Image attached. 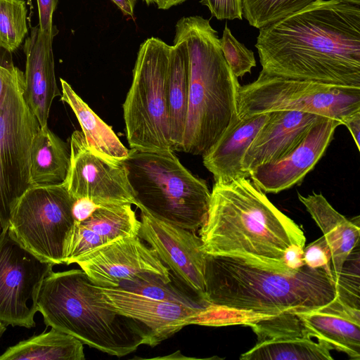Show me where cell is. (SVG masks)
Segmentation results:
<instances>
[{"instance_id":"obj_5","label":"cell","mask_w":360,"mask_h":360,"mask_svg":"<svg viewBox=\"0 0 360 360\" xmlns=\"http://www.w3.org/2000/svg\"><path fill=\"white\" fill-rule=\"evenodd\" d=\"M37 308L46 326L108 354L122 357L141 345L150 346L149 330L106 307L81 269L50 272L38 292Z\"/></svg>"},{"instance_id":"obj_8","label":"cell","mask_w":360,"mask_h":360,"mask_svg":"<svg viewBox=\"0 0 360 360\" xmlns=\"http://www.w3.org/2000/svg\"><path fill=\"white\" fill-rule=\"evenodd\" d=\"M39 123L27 105L24 73L0 60V225L9 226L12 212L32 186L30 153Z\"/></svg>"},{"instance_id":"obj_32","label":"cell","mask_w":360,"mask_h":360,"mask_svg":"<svg viewBox=\"0 0 360 360\" xmlns=\"http://www.w3.org/2000/svg\"><path fill=\"white\" fill-rule=\"evenodd\" d=\"M220 44L224 57L237 78L251 73L252 68L256 66L254 52L239 42L226 25L220 39Z\"/></svg>"},{"instance_id":"obj_1","label":"cell","mask_w":360,"mask_h":360,"mask_svg":"<svg viewBox=\"0 0 360 360\" xmlns=\"http://www.w3.org/2000/svg\"><path fill=\"white\" fill-rule=\"evenodd\" d=\"M359 6L319 0L259 29L261 72L360 88Z\"/></svg>"},{"instance_id":"obj_40","label":"cell","mask_w":360,"mask_h":360,"mask_svg":"<svg viewBox=\"0 0 360 360\" xmlns=\"http://www.w3.org/2000/svg\"><path fill=\"white\" fill-rule=\"evenodd\" d=\"M124 16L133 18L137 0H111Z\"/></svg>"},{"instance_id":"obj_28","label":"cell","mask_w":360,"mask_h":360,"mask_svg":"<svg viewBox=\"0 0 360 360\" xmlns=\"http://www.w3.org/2000/svg\"><path fill=\"white\" fill-rule=\"evenodd\" d=\"M319 0H241L243 16L257 29L273 24Z\"/></svg>"},{"instance_id":"obj_31","label":"cell","mask_w":360,"mask_h":360,"mask_svg":"<svg viewBox=\"0 0 360 360\" xmlns=\"http://www.w3.org/2000/svg\"><path fill=\"white\" fill-rule=\"evenodd\" d=\"M359 245L349 254L335 282L336 297L344 304L360 309Z\"/></svg>"},{"instance_id":"obj_4","label":"cell","mask_w":360,"mask_h":360,"mask_svg":"<svg viewBox=\"0 0 360 360\" xmlns=\"http://www.w3.org/2000/svg\"><path fill=\"white\" fill-rule=\"evenodd\" d=\"M217 32L200 15L183 17L175 35L189 56L188 110L179 150L203 155L238 120L240 85L227 64Z\"/></svg>"},{"instance_id":"obj_12","label":"cell","mask_w":360,"mask_h":360,"mask_svg":"<svg viewBox=\"0 0 360 360\" xmlns=\"http://www.w3.org/2000/svg\"><path fill=\"white\" fill-rule=\"evenodd\" d=\"M70 160L63 184L75 200L87 198L98 207L131 204L137 207L123 162L108 160L91 150L82 131L70 138Z\"/></svg>"},{"instance_id":"obj_18","label":"cell","mask_w":360,"mask_h":360,"mask_svg":"<svg viewBox=\"0 0 360 360\" xmlns=\"http://www.w3.org/2000/svg\"><path fill=\"white\" fill-rule=\"evenodd\" d=\"M321 117L298 110H276L259 129L243 159V168L250 174L256 167L273 162L293 148Z\"/></svg>"},{"instance_id":"obj_25","label":"cell","mask_w":360,"mask_h":360,"mask_svg":"<svg viewBox=\"0 0 360 360\" xmlns=\"http://www.w3.org/2000/svg\"><path fill=\"white\" fill-rule=\"evenodd\" d=\"M84 360V344L75 337L51 328L9 347L0 360Z\"/></svg>"},{"instance_id":"obj_14","label":"cell","mask_w":360,"mask_h":360,"mask_svg":"<svg viewBox=\"0 0 360 360\" xmlns=\"http://www.w3.org/2000/svg\"><path fill=\"white\" fill-rule=\"evenodd\" d=\"M140 210L139 237L150 245L179 281L205 300V252L200 236Z\"/></svg>"},{"instance_id":"obj_20","label":"cell","mask_w":360,"mask_h":360,"mask_svg":"<svg viewBox=\"0 0 360 360\" xmlns=\"http://www.w3.org/2000/svg\"><path fill=\"white\" fill-rule=\"evenodd\" d=\"M269 116L270 112L238 118L202 155L203 165L212 173L215 182L250 177L243 168V159Z\"/></svg>"},{"instance_id":"obj_41","label":"cell","mask_w":360,"mask_h":360,"mask_svg":"<svg viewBox=\"0 0 360 360\" xmlns=\"http://www.w3.org/2000/svg\"><path fill=\"white\" fill-rule=\"evenodd\" d=\"M186 0H156L155 4L159 9L167 10L171 7L179 5Z\"/></svg>"},{"instance_id":"obj_44","label":"cell","mask_w":360,"mask_h":360,"mask_svg":"<svg viewBox=\"0 0 360 360\" xmlns=\"http://www.w3.org/2000/svg\"><path fill=\"white\" fill-rule=\"evenodd\" d=\"M1 225H0V232H1Z\"/></svg>"},{"instance_id":"obj_42","label":"cell","mask_w":360,"mask_h":360,"mask_svg":"<svg viewBox=\"0 0 360 360\" xmlns=\"http://www.w3.org/2000/svg\"><path fill=\"white\" fill-rule=\"evenodd\" d=\"M6 330V325L0 321V338Z\"/></svg>"},{"instance_id":"obj_21","label":"cell","mask_w":360,"mask_h":360,"mask_svg":"<svg viewBox=\"0 0 360 360\" xmlns=\"http://www.w3.org/2000/svg\"><path fill=\"white\" fill-rule=\"evenodd\" d=\"M298 199L323 233L331 253L330 270L336 282L341 269L351 252L359 245L360 219H352L338 212L321 193L306 196L298 193Z\"/></svg>"},{"instance_id":"obj_19","label":"cell","mask_w":360,"mask_h":360,"mask_svg":"<svg viewBox=\"0 0 360 360\" xmlns=\"http://www.w3.org/2000/svg\"><path fill=\"white\" fill-rule=\"evenodd\" d=\"M295 315L305 335L345 353L352 359H360V309L335 297L323 307Z\"/></svg>"},{"instance_id":"obj_9","label":"cell","mask_w":360,"mask_h":360,"mask_svg":"<svg viewBox=\"0 0 360 360\" xmlns=\"http://www.w3.org/2000/svg\"><path fill=\"white\" fill-rule=\"evenodd\" d=\"M276 110H298L341 122L360 110V88L266 75L240 86L238 115L243 118Z\"/></svg>"},{"instance_id":"obj_11","label":"cell","mask_w":360,"mask_h":360,"mask_svg":"<svg viewBox=\"0 0 360 360\" xmlns=\"http://www.w3.org/2000/svg\"><path fill=\"white\" fill-rule=\"evenodd\" d=\"M54 265L16 241L8 229L0 232V321L6 326H36L37 298Z\"/></svg>"},{"instance_id":"obj_17","label":"cell","mask_w":360,"mask_h":360,"mask_svg":"<svg viewBox=\"0 0 360 360\" xmlns=\"http://www.w3.org/2000/svg\"><path fill=\"white\" fill-rule=\"evenodd\" d=\"M57 33L56 27L51 31H41L39 26L33 27L23 46L26 101L40 127L47 125L52 102L61 95L56 83L52 49Z\"/></svg>"},{"instance_id":"obj_23","label":"cell","mask_w":360,"mask_h":360,"mask_svg":"<svg viewBox=\"0 0 360 360\" xmlns=\"http://www.w3.org/2000/svg\"><path fill=\"white\" fill-rule=\"evenodd\" d=\"M60 81L62 87L60 100L74 112L89 148L108 160L117 162L124 160L128 156L129 150L112 128L77 95L70 84L62 78Z\"/></svg>"},{"instance_id":"obj_39","label":"cell","mask_w":360,"mask_h":360,"mask_svg":"<svg viewBox=\"0 0 360 360\" xmlns=\"http://www.w3.org/2000/svg\"><path fill=\"white\" fill-rule=\"evenodd\" d=\"M341 124L347 127L351 133L357 149L360 150V110L346 116Z\"/></svg>"},{"instance_id":"obj_16","label":"cell","mask_w":360,"mask_h":360,"mask_svg":"<svg viewBox=\"0 0 360 360\" xmlns=\"http://www.w3.org/2000/svg\"><path fill=\"white\" fill-rule=\"evenodd\" d=\"M100 300L115 312L142 323L150 331V347L193 324L205 309L157 300L122 288L97 286Z\"/></svg>"},{"instance_id":"obj_34","label":"cell","mask_w":360,"mask_h":360,"mask_svg":"<svg viewBox=\"0 0 360 360\" xmlns=\"http://www.w3.org/2000/svg\"><path fill=\"white\" fill-rule=\"evenodd\" d=\"M304 264L311 268L330 269L331 253L323 236L303 248Z\"/></svg>"},{"instance_id":"obj_7","label":"cell","mask_w":360,"mask_h":360,"mask_svg":"<svg viewBox=\"0 0 360 360\" xmlns=\"http://www.w3.org/2000/svg\"><path fill=\"white\" fill-rule=\"evenodd\" d=\"M171 45L157 37L141 44L131 86L123 104L126 136L131 149L174 151L167 101Z\"/></svg>"},{"instance_id":"obj_13","label":"cell","mask_w":360,"mask_h":360,"mask_svg":"<svg viewBox=\"0 0 360 360\" xmlns=\"http://www.w3.org/2000/svg\"><path fill=\"white\" fill-rule=\"evenodd\" d=\"M75 263L100 287H118L122 281L150 276L165 283L172 281L169 268L139 236L111 241L81 257Z\"/></svg>"},{"instance_id":"obj_6","label":"cell","mask_w":360,"mask_h":360,"mask_svg":"<svg viewBox=\"0 0 360 360\" xmlns=\"http://www.w3.org/2000/svg\"><path fill=\"white\" fill-rule=\"evenodd\" d=\"M137 207L153 217L195 231L205 220L211 191L174 151L129 150L122 161Z\"/></svg>"},{"instance_id":"obj_30","label":"cell","mask_w":360,"mask_h":360,"mask_svg":"<svg viewBox=\"0 0 360 360\" xmlns=\"http://www.w3.org/2000/svg\"><path fill=\"white\" fill-rule=\"evenodd\" d=\"M24 0H0V49L11 53L19 48L28 32Z\"/></svg>"},{"instance_id":"obj_27","label":"cell","mask_w":360,"mask_h":360,"mask_svg":"<svg viewBox=\"0 0 360 360\" xmlns=\"http://www.w3.org/2000/svg\"><path fill=\"white\" fill-rule=\"evenodd\" d=\"M100 235L108 243L115 240L139 236L141 221L131 204L97 207L85 220L80 221Z\"/></svg>"},{"instance_id":"obj_15","label":"cell","mask_w":360,"mask_h":360,"mask_svg":"<svg viewBox=\"0 0 360 360\" xmlns=\"http://www.w3.org/2000/svg\"><path fill=\"white\" fill-rule=\"evenodd\" d=\"M340 125L337 120L321 117L285 155L252 170L250 179L265 193H278L301 183L322 158Z\"/></svg>"},{"instance_id":"obj_26","label":"cell","mask_w":360,"mask_h":360,"mask_svg":"<svg viewBox=\"0 0 360 360\" xmlns=\"http://www.w3.org/2000/svg\"><path fill=\"white\" fill-rule=\"evenodd\" d=\"M331 347L308 335H288L257 342L241 360H333Z\"/></svg>"},{"instance_id":"obj_29","label":"cell","mask_w":360,"mask_h":360,"mask_svg":"<svg viewBox=\"0 0 360 360\" xmlns=\"http://www.w3.org/2000/svg\"><path fill=\"white\" fill-rule=\"evenodd\" d=\"M118 287L148 297L180 303L196 309H205L211 304L198 295L193 297L179 287L174 286L172 281L165 283L155 277L124 281Z\"/></svg>"},{"instance_id":"obj_36","label":"cell","mask_w":360,"mask_h":360,"mask_svg":"<svg viewBox=\"0 0 360 360\" xmlns=\"http://www.w3.org/2000/svg\"><path fill=\"white\" fill-rule=\"evenodd\" d=\"M58 0H37L39 13V27L41 31H51L53 25V14Z\"/></svg>"},{"instance_id":"obj_24","label":"cell","mask_w":360,"mask_h":360,"mask_svg":"<svg viewBox=\"0 0 360 360\" xmlns=\"http://www.w3.org/2000/svg\"><path fill=\"white\" fill-rule=\"evenodd\" d=\"M70 153L67 144L48 126L35 134L30 153V172L32 186L63 184L70 166Z\"/></svg>"},{"instance_id":"obj_38","label":"cell","mask_w":360,"mask_h":360,"mask_svg":"<svg viewBox=\"0 0 360 360\" xmlns=\"http://www.w3.org/2000/svg\"><path fill=\"white\" fill-rule=\"evenodd\" d=\"M303 248L298 245H292L284 255V263L290 270H296L305 265L303 259Z\"/></svg>"},{"instance_id":"obj_37","label":"cell","mask_w":360,"mask_h":360,"mask_svg":"<svg viewBox=\"0 0 360 360\" xmlns=\"http://www.w3.org/2000/svg\"><path fill=\"white\" fill-rule=\"evenodd\" d=\"M98 207L87 198L75 200L72 205V214L75 221L80 222L87 219Z\"/></svg>"},{"instance_id":"obj_10","label":"cell","mask_w":360,"mask_h":360,"mask_svg":"<svg viewBox=\"0 0 360 360\" xmlns=\"http://www.w3.org/2000/svg\"><path fill=\"white\" fill-rule=\"evenodd\" d=\"M74 201L63 183L32 186L18 200L8 232L40 259L53 265L65 264L75 223Z\"/></svg>"},{"instance_id":"obj_22","label":"cell","mask_w":360,"mask_h":360,"mask_svg":"<svg viewBox=\"0 0 360 360\" xmlns=\"http://www.w3.org/2000/svg\"><path fill=\"white\" fill-rule=\"evenodd\" d=\"M189 86V56L185 40L175 35L171 46L167 73V101L170 138L174 150H180L186 124Z\"/></svg>"},{"instance_id":"obj_35","label":"cell","mask_w":360,"mask_h":360,"mask_svg":"<svg viewBox=\"0 0 360 360\" xmlns=\"http://www.w3.org/2000/svg\"><path fill=\"white\" fill-rule=\"evenodd\" d=\"M200 3L218 20L243 19L241 0H200Z\"/></svg>"},{"instance_id":"obj_2","label":"cell","mask_w":360,"mask_h":360,"mask_svg":"<svg viewBox=\"0 0 360 360\" xmlns=\"http://www.w3.org/2000/svg\"><path fill=\"white\" fill-rule=\"evenodd\" d=\"M199 229L206 254L237 257L282 271H295L285 266L284 255L292 245L304 248L306 241L302 229L250 177L214 183Z\"/></svg>"},{"instance_id":"obj_43","label":"cell","mask_w":360,"mask_h":360,"mask_svg":"<svg viewBox=\"0 0 360 360\" xmlns=\"http://www.w3.org/2000/svg\"><path fill=\"white\" fill-rule=\"evenodd\" d=\"M144 1L147 5H151V4H155L156 0H142Z\"/></svg>"},{"instance_id":"obj_3","label":"cell","mask_w":360,"mask_h":360,"mask_svg":"<svg viewBox=\"0 0 360 360\" xmlns=\"http://www.w3.org/2000/svg\"><path fill=\"white\" fill-rule=\"evenodd\" d=\"M205 300L255 321L323 307L337 295L330 269L282 271L243 258L205 253Z\"/></svg>"},{"instance_id":"obj_33","label":"cell","mask_w":360,"mask_h":360,"mask_svg":"<svg viewBox=\"0 0 360 360\" xmlns=\"http://www.w3.org/2000/svg\"><path fill=\"white\" fill-rule=\"evenodd\" d=\"M107 243L104 238L82 222L75 221L68 241L65 264L75 263L81 257Z\"/></svg>"}]
</instances>
